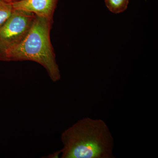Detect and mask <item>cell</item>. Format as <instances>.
Listing matches in <instances>:
<instances>
[{
  "label": "cell",
  "mask_w": 158,
  "mask_h": 158,
  "mask_svg": "<svg viewBox=\"0 0 158 158\" xmlns=\"http://www.w3.org/2000/svg\"><path fill=\"white\" fill-rule=\"evenodd\" d=\"M62 158H114V139L101 119L85 117L61 134Z\"/></svg>",
  "instance_id": "6da1fadb"
},
{
  "label": "cell",
  "mask_w": 158,
  "mask_h": 158,
  "mask_svg": "<svg viewBox=\"0 0 158 158\" xmlns=\"http://www.w3.org/2000/svg\"><path fill=\"white\" fill-rule=\"evenodd\" d=\"M53 20L36 16L31 31L20 43L7 50L8 61H31L45 69L53 82L61 78L56 55L51 44Z\"/></svg>",
  "instance_id": "7a4b0ae2"
},
{
  "label": "cell",
  "mask_w": 158,
  "mask_h": 158,
  "mask_svg": "<svg viewBox=\"0 0 158 158\" xmlns=\"http://www.w3.org/2000/svg\"><path fill=\"white\" fill-rule=\"evenodd\" d=\"M36 15L28 11L14 9L0 28V38L7 49L20 43L29 34Z\"/></svg>",
  "instance_id": "3957f363"
},
{
  "label": "cell",
  "mask_w": 158,
  "mask_h": 158,
  "mask_svg": "<svg viewBox=\"0 0 158 158\" xmlns=\"http://www.w3.org/2000/svg\"><path fill=\"white\" fill-rule=\"evenodd\" d=\"M59 0H22L12 4L14 9L34 13L38 17L53 19Z\"/></svg>",
  "instance_id": "277c9868"
},
{
  "label": "cell",
  "mask_w": 158,
  "mask_h": 158,
  "mask_svg": "<svg viewBox=\"0 0 158 158\" xmlns=\"http://www.w3.org/2000/svg\"><path fill=\"white\" fill-rule=\"evenodd\" d=\"M107 9L114 14L122 13L127 9L129 0H105Z\"/></svg>",
  "instance_id": "5b68a950"
},
{
  "label": "cell",
  "mask_w": 158,
  "mask_h": 158,
  "mask_svg": "<svg viewBox=\"0 0 158 158\" xmlns=\"http://www.w3.org/2000/svg\"><path fill=\"white\" fill-rule=\"evenodd\" d=\"M13 10L11 4L0 1V28L11 16Z\"/></svg>",
  "instance_id": "8992f818"
},
{
  "label": "cell",
  "mask_w": 158,
  "mask_h": 158,
  "mask_svg": "<svg viewBox=\"0 0 158 158\" xmlns=\"http://www.w3.org/2000/svg\"><path fill=\"white\" fill-rule=\"evenodd\" d=\"M0 61H8L7 48L0 38Z\"/></svg>",
  "instance_id": "52a82bcc"
},
{
  "label": "cell",
  "mask_w": 158,
  "mask_h": 158,
  "mask_svg": "<svg viewBox=\"0 0 158 158\" xmlns=\"http://www.w3.org/2000/svg\"><path fill=\"white\" fill-rule=\"evenodd\" d=\"M21 1L22 0H0V1L8 3V4H11V5L15 3Z\"/></svg>",
  "instance_id": "ba28073f"
}]
</instances>
